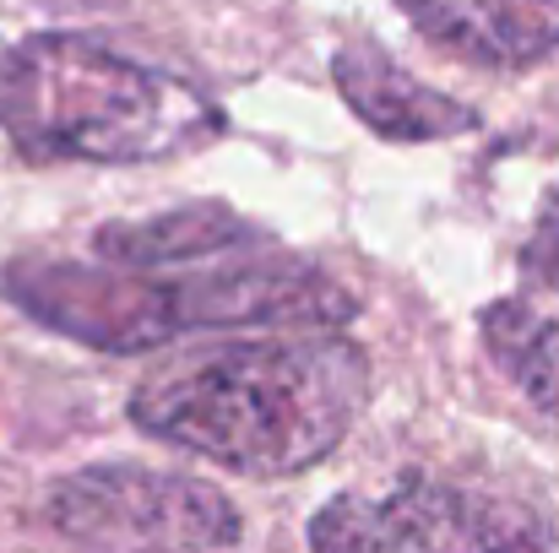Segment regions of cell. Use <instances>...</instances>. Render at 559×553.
Here are the masks:
<instances>
[{
    "mask_svg": "<svg viewBox=\"0 0 559 553\" xmlns=\"http://www.w3.org/2000/svg\"><path fill=\"white\" fill-rule=\"evenodd\" d=\"M44 521L87 553H217L239 543V510L190 472L93 461L44 494Z\"/></svg>",
    "mask_w": 559,
    "mask_h": 553,
    "instance_id": "5b68a950",
    "label": "cell"
},
{
    "mask_svg": "<svg viewBox=\"0 0 559 553\" xmlns=\"http://www.w3.org/2000/svg\"><path fill=\"white\" fill-rule=\"evenodd\" d=\"M522 277H527L533 293H559V190L544 201L538 228L522 250Z\"/></svg>",
    "mask_w": 559,
    "mask_h": 553,
    "instance_id": "9c48e42d",
    "label": "cell"
},
{
    "mask_svg": "<svg viewBox=\"0 0 559 553\" xmlns=\"http://www.w3.org/2000/svg\"><path fill=\"white\" fill-rule=\"evenodd\" d=\"M332 82H337L343 104L385 142H445V136H462L478 125V115L467 104L418 82L380 44H365V38H354L332 55Z\"/></svg>",
    "mask_w": 559,
    "mask_h": 553,
    "instance_id": "52a82bcc",
    "label": "cell"
},
{
    "mask_svg": "<svg viewBox=\"0 0 559 553\" xmlns=\"http://www.w3.org/2000/svg\"><path fill=\"white\" fill-rule=\"evenodd\" d=\"M0 288L27 321L120 359L201 332H305L359 315L326 266L217 201L104 223L87 255H16Z\"/></svg>",
    "mask_w": 559,
    "mask_h": 553,
    "instance_id": "6da1fadb",
    "label": "cell"
},
{
    "mask_svg": "<svg viewBox=\"0 0 559 553\" xmlns=\"http://www.w3.org/2000/svg\"><path fill=\"white\" fill-rule=\"evenodd\" d=\"M310 553H555V527L511 494L407 472L380 494L326 500Z\"/></svg>",
    "mask_w": 559,
    "mask_h": 553,
    "instance_id": "277c9868",
    "label": "cell"
},
{
    "mask_svg": "<svg viewBox=\"0 0 559 553\" xmlns=\"http://www.w3.org/2000/svg\"><path fill=\"white\" fill-rule=\"evenodd\" d=\"M484 348L500 374L544 412H559V321L533 299H500L484 310Z\"/></svg>",
    "mask_w": 559,
    "mask_h": 553,
    "instance_id": "ba28073f",
    "label": "cell"
},
{
    "mask_svg": "<svg viewBox=\"0 0 559 553\" xmlns=\"http://www.w3.org/2000/svg\"><path fill=\"white\" fill-rule=\"evenodd\" d=\"M402 16L445 55L522 71L559 55V0H396Z\"/></svg>",
    "mask_w": 559,
    "mask_h": 553,
    "instance_id": "8992f818",
    "label": "cell"
},
{
    "mask_svg": "<svg viewBox=\"0 0 559 553\" xmlns=\"http://www.w3.org/2000/svg\"><path fill=\"white\" fill-rule=\"evenodd\" d=\"M370 407V359L337 326L250 337L190 353L131 390V418L245 478H294L321 467Z\"/></svg>",
    "mask_w": 559,
    "mask_h": 553,
    "instance_id": "7a4b0ae2",
    "label": "cell"
},
{
    "mask_svg": "<svg viewBox=\"0 0 559 553\" xmlns=\"http://www.w3.org/2000/svg\"><path fill=\"white\" fill-rule=\"evenodd\" d=\"M0 131L33 164H164L217 142L223 109L186 76L93 33H27L0 49Z\"/></svg>",
    "mask_w": 559,
    "mask_h": 553,
    "instance_id": "3957f363",
    "label": "cell"
}]
</instances>
